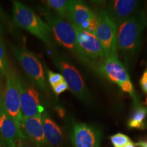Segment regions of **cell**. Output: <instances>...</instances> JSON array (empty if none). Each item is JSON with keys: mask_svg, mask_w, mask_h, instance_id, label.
Wrapping results in <instances>:
<instances>
[{"mask_svg": "<svg viewBox=\"0 0 147 147\" xmlns=\"http://www.w3.org/2000/svg\"><path fill=\"white\" fill-rule=\"evenodd\" d=\"M12 50L27 76L45 93H48L43 67L39 60L32 52L25 48L12 46Z\"/></svg>", "mask_w": 147, "mask_h": 147, "instance_id": "8", "label": "cell"}, {"mask_svg": "<svg viewBox=\"0 0 147 147\" xmlns=\"http://www.w3.org/2000/svg\"><path fill=\"white\" fill-rule=\"evenodd\" d=\"M53 61L55 65L61 71V74L67 84L68 89L80 100L87 104L91 102V95L78 69L63 58L56 57Z\"/></svg>", "mask_w": 147, "mask_h": 147, "instance_id": "9", "label": "cell"}, {"mask_svg": "<svg viewBox=\"0 0 147 147\" xmlns=\"http://www.w3.org/2000/svg\"><path fill=\"white\" fill-rule=\"evenodd\" d=\"M3 95L1 94V93H0V106H1V102H2V101H3Z\"/></svg>", "mask_w": 147, "mask_h": 147, "instance_id": "27", "label": "cell"}, {"mask_svg": "<svg viewBox=\"0 0 147 147\" xmlns=\"http://www.w3.org/2000/svg\"><path fill=\"white\" fill-rule=\"evenodd\" d=\"M146 26L147 15L144 11H140L117 26V49L127 65L131 64L139 52Z\"/></svg>", "mask_w": 147, "mask_h": 147, "instance_id": "1", "label": "cell"}, {"mask_svg": "<svg viewBox=\"0 0 147 147\" xmlns=\"http://www.w3.org/2000/svg\"><path fill=\"white\" fill-rule=\"evenodd\" d=\"M0 32H1V27H0Z\"/></svg>", "mask_w": 147, "mask_h": 147, "instance_id": "30", "label": "cell"}, {"mask_svg": "<svg viewBox=\"0 0 147 147\" xmlns=\"http://www.w3.org/2000/svg\"><path fill=\"white\" fill-rule=\"evenodd\" d=\"M21 130L26 140L36 147L47 146L42 117H23Z\"/></svg>", "mask_w": 147, "mask_h": 147, "instance_id": "14", "label": "cell"}, {"mask_svg": "<svg viewBox=\"0 0 147 147\" xmlns=\"http://www.w3.org/2000/svg\"><path fill=\"white\" fill-rule=\"evenodd\" d=\"M2 144H3V143L2 139H1V136H0V147H1V146H2Z\"/></svg>", "mask_w": 147, "mask_h": 147, "instance_id": "28", "label": "cell"}, {"mask_svg": "<svg viewBox=\"0 0 147 147\" xmlns=\"http://www.w3.org/2000/svg\"><path fill=\"white\" fill-rule=\"evenodd\" d=\"M21 105L23 117H42L44 108L40 103L39 93L33 84L19 77Z\"/></svg>", "mask_w": 147, "mask_h": 147, "instance_id": "10", "label": "cell"}, {"mask_svg": "<svg viewBox=\"0 0 147 147\" xmlns=\"http://www.w3.org/2000/svg\"><path fill=\"white\" fill-rule=\"evenodd\" d=\"M52 89L53 90V91H54L55 94L56 95H59L61 94L62 93H63L64 91H65L66 90L68 89V87H67V84L65 82V80H64L63 81L60 82L59 83L53 86Z\"/></svg>", "mask_w": 147, "mask_h": 147, "instance_id": "22", "label": "cell"}, {"mask_svg": "<svg viewBox=\"0 0 147 147\" xmlns=\"http://www.w3.org/2000/svg\"><path fill=\"white\" fill-rule=\"evenodd\" d=\"M19 77L13 69H8L5 74L6 82L3 97L7 113L21 129L23 115L21 112Z\"/></svg>", "mask_w": 147, "mask_h": 147, "instance_id": "5", "label": "cell"}, {"mask_svg": "<svg viewBox=\"0 0 147 147\" xmlns=\"http://www.w3.org/2000/svg\"><path fill=\"white\" fill-rule=\"evenodd\" d=\"M110 140L114 147H122L127 143L131 142L127 136L123 134L118 133L110 137Z\"/></svg>", "mask_w": 147, "mask_h": 147, "instance_id": "20", "label": "cell"}, {"mask_svg": "<svg viewBox=\"0 0 147 147\" xmlns=\"http://www.w3.org/2000/svg\"><path fill=\"white\" fill-rule=\"evenodd\" d=\"M122 147H136V144H134V143H133L132 142H130Z\"/></svg>", "mask_w": 147, "mask_h": 147, "instance_id": "26", "label": "cell"}, {"mask_svg": "<svg viewBox=\"0 0 147 147\" xmlns=\"http://www.w3.org/2000/svg\"><path fill=\"white\" fill-rule=\"evenodd\" d=\"M13 21L16 25L36 36L48 45L52 44V32L48 25L32 8L18 1H13Z\"/></svg>", "mask_w": 147, "mask_h": 147, "instance_id": "2", "label": "cell"}, {"mask_svg": "<svg viewBox=\"0 0 147 147\" xmlns=\"http://www.w3.org/2000/svg\"><path fill=\"white\" fill-rule=\"evenodd\" d=\"M146 106H147V97H146Z\"/></svg>", "mask_w": 147, "mask_h": 147, "instance_id": "29", "label": "cell"}, {"mask_svg": "<svg viewBox=\"0 0 147 147\" xmlns=\"http://www.w3.org/2000/svg\"><path fill=\"white\" fill-rule=\"evenodd\" d=\"M73 27L76 32L77 41L83 55L84 63L100 74L102 66L106 60L102 44L94 34L84 32L75 26Z\"/></svg>", "mask_w": 147, "mask_h": 147, "instance_id": "4", "label": "cell"}, {"mask_svg": "<svg viewBox=\"0 0 147 147\" xmlns=\"http://www.w3.org/2000/svg\"><path fill=\"white\" fill-rule=\"evenodd\" d=\"M47 74L48 81H49V83L51 87L64 80V78L61 74L54 72V71L49 70V69H47Z\"/></svg>", "mask_w": 147, "mask_h": 147, "instance_id": "21", "label": "cell"}, {"mask_svg": "<svg viewBox=\"0 0 147 147\" xmlns=\"http://www.w3.org/2000/svg\"></svg>", "mask_w": 147, "mask_h": 147, "instance_id": "33", "label": "cell"}, {"mask_svg": "<svg viewBox=\"0 0 147 147\" xmlns=\"http://www.w3.org/2000/svg\"><path fill=\"white\" fill-rule=\"evenodd\" d=\"M70 2L71 1L67 0H47L45 1V4L54 10L55 14L65 19L67 18Z\"/></svg>", "mask_w": 147, "mask_h": 147, "instance_id": "18", "label": "cell"}, {"mask_svg": "<svg viewBox=\"0 0 147 147\" xmlns=\"http://www.w3.org/2000/svg\"><path fill=\"white\" fill-rule=\"evenodd\" d=\"M140 84L142 91L145 93H147V68L145 69L142 77H141L140 80Z\"/></svg>", "mask_w": 147, "mask_h": 147, "instance_id": "23", "label": "cell"}, {"mask_svg": "<svg viewBox=\"0 0 147 147\" xmlns=\"http://www.w3.org/2000/svg\"><path fill=\"white\" fill-rule=\"evenodd\" d=\"M45 18L56 42L74 54L84 63L83 55L77 41L76 32L71 24L53 12H46Z\"/></svg>", "mask_w": 147, "mask_h": 147, "instance_id": "3", "label": "cell"}, {"mask_svg": "<svg viewBox=\"0 0 147 147\" xmlns=\"http://www.w3.org/2000/svg\"><path fill=\"white\" fill-rule=\"evenodd\" d=\"M147 117V107L140 103L134 104V109L129 119L127 125L129 128L144 129L146 127L145 120Z\"/></svg>", "mask_w": 147, "mask_h": 147, "instance_id": "17", "label": "cell"}, {"mask_svg": "<svg viewBox=\"0 0 147 147\" xmlns=\"http://www.w3.org/2000/svg\"><path fill=\"white\" fill-rule=\"evenodd\" d=\"M136 146L138 147H147V140H141L136 144Z\"/></svg>", "mask_w": 147, "mask_h": 147, "instance_id": "25", "label": "cell"}, {"mask_svg": "<svg viewBox=\"0 0 147 147\" xmlns=\"http://www.w3.org/2000/svg\"><path fill=\"white\" fill-rule=\"evenodd\" d=\"M146 9H147V3H146Z\"/></svg>", "mask_w": 147, "mask_h": 147, "instance_id": "31", "label": "cell"}, {"mask_svg": "<svg viewBox=\"0 0 147 147\" xmlns=\"http://www.w3.org/2000/svg\"><path fill=\"white\" fill-rule=\"evenodd\" d=\"M0 136L5 147H16L20 140L26 139L15 121L7 113L3 99L0 106Z\"/></svg>", "mask_w": 147, "mask_h": 147, "instance_id": "11", "label": "cell"}, {"mask_svg": "<svg viewBox=\"0 0 147 147\" xmlns=\"http://www.w3.org/2000/svg\"><path fill=\"white\" fill-rule=\"evenodd\" d=\"M42 121L47 146L60 147L63 142V134L59 126L45 112L42 115Z\"/></svg>", "mask_w": 147, "mask_h": 147, "instance_id": "16", "label": "cell"}, {"mask_svg": "<svg viewBox=\"0 0 147 147\" xmlns=\"http://www.w3.org/2000/svg\"><path fill=\"white\" fill-rule=\"evenodd\" d=\"M16 147H36L32 143H31L29 140L25 139V140H21L19 142H18V144H16Z\"/></svg>", "mask_w": 147, "mask_h": 147, "instance_id": "24", "label": "cell"}, {"mask_svg": "<svg viewBox=\"0 0 147 147\" xmlns=\"http://www.w3.org/2000/svg\"><path fill=\"white\" fill-rule=\"evenodd\" d=\"M95 16L96 12H93L87 3L82 1H71L67 18L73 26L80 28Z\"/></svg>", "mask_w": 147, "mask_h": 147, "instance_id": "15", "label": "cell"}, {"mask_svg": "<svg viewBox=\"0 0 147 147\" xmlns=\"http://www.w3.org/2000/svg\"><path fill=\"white\" fill-rule=\"evenodd\" d=\"M0 74H1V73H0Z\"/></svg>", "mask_w": 147, "mask_h": 147, "instance_id": "32", "label": "cell"}, {"mask_svg": "<svg viewBox=\"0 0 147 147\" xmlns=\"http://www.w3.org/2000/svg\"><path fill=\"white\" fill-rule=\"evenodd\" d=\"M141 2L136 0H113L105 9L117 26L140 12Z\"/></svg>", "mask_w": 147, "mask_h": 147, "instance_id": "12", "label": "cell"}, {"mask_svg": "<svg viewBox=\"0 0 147 147\" xmlns=\"http://www.w3.org/2000/svg\"><path fill=\"white\" fill-rule=\"evenodd\" d=\"M100 74L104 75L110 81L117 84L123 91L129 93L133 98L134 104L140 103L127 69L119 59L118 56L106 58L102 66Z\"/></svg>", "mask_w": 147, "mask_h": 147, "instance_id": "7", "label": "cell"}, {"mask_svg": "<svg viewBox=\"0 0 147 147\" xmlns=\"http://www.w3.org/2000/svg\"><path fill=\"white\" fill-rule=\"evenodd\" d=\"M8 59L6 51L3 40L0 37V73L3 76H5L8 71Z\"/></svg>", "mask_w": 147, "mask_h": 147, "instance_id": "19", "label": "cell"}, {"mask_svg": "<svg viewBox=\"0 0 147 147\" xmlns=\"http://www.w3.org/2000/svg\"><path fill=\"white\" fill-rule=\"evenodd\" d=\"M102 134L94 127L85 123L74 125L71 134L74 147H100Z\"/></svg>", "mask_w": 147, "mask_h": 147, "instance_id": "13", "label": "cell"}, {"mask_svg": "<svg viewBox=\"0 0 147 147\" xmlns=\"http://www.w3.org/2000/svg\"><path fill=\"white\" fill-rule=\"evenodd\" d=\"M97 27L95 36L102 44L106 59L117 56V26L106 10L96 12Z\"/></svg>", "mask_w": 147, "mask_h": 147, "instance_id": "6", "label": "cell"}]
</instances>
